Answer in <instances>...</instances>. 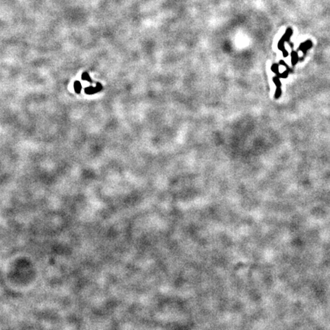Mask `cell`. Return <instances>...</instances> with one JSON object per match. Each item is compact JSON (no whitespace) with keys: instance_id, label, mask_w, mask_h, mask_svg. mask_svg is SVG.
Segmentation results:
<instances>
[{"instance_id":"obj_1","label":"cell","mask_w":330,"mask_h":330,"mask_svg":"<svg viewBox=\"0 0 330 330\" xmlns=\"http://www.w3.org/2000/svg\"><path fill=\"white\" fill-rule=\"evenodd\" d=\"M102 89V84L100 83H97L96 87H93V86H89V87L85 88L84 91H85V93L87 95H93L95 94V93H99V92H100Z\"/></svg>"},{"instance_id":"obj_2","label":"cell","mask_w":330,"mask_h":330,"mask_svg":"<svg viewBox=\"0 0 330 330\" xmlns=\"http://www.w3.org/2000/svg\"><path fill=\"white\" fill-rule=\"evenodd\" d=\"M73 87H74V90H75L76 93H80L81 92V89H82V85H81L80 81L77 80L73 83Z\"/></svg>"},{"instance_id":"obj_3","label":"cell","mask_w":330,"mask_h":330,"mask_svg":"<svg viewBox=\"0 0 330 330\" xmlns=\"http://www.w3.org/2000/svg\"><path fill=\"white\" fill-rule=\"evenodd\" d=\"M82 80H83L88 81V82H89L90 83H93L91 78H90L89 75L88 74V73H86V72H84V73L82 74Z\"/></svg>"}]
</instances>
